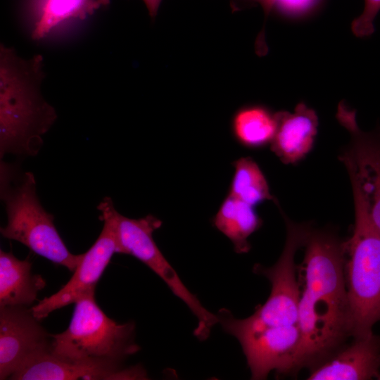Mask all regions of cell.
I'll return each instance as SVG.
<instances>
[{
    "label": "cell",
    "mask_w": 380,
    "mask_h": 380,
    "mask_svg": "<svg viewBox=\"0 0 380 380\" xmlns=\"http://www.w3.org/2000/svg\"><path fill=\"white\" fill-rule=\"evenodd\" d=\"M297 265L300 342L289 374L321 363L350 337L344 241L330 229H313Z\"/></svg>",
    "instance_id": "obj_1"
},
{
    "label": "cell",
    "mask_w": 380,
    "mask_h": 380,
    "mask_svg": "<svg viewBox=\"0 0 380 380\" xmlns=\"http://www.w3.org/2000/svg\"><path fill=\"white\" fill-rule=\"evenodd\" d=\"M43 57L23 58L4 44L0 46V156H35L42 136L57 118L43 98Z\"/></svg>",
    "instance_id": "obj_2"
},
{
    "label": "cell",
    "mask_w": 380,
    "mask_h": 380,
    "mask_svg": "<svg viewBox=\"0 0 380 380\" xmlns=\"http://www.w3.org/2000/svg\"><path fill=\"white\" fill-rule=\"evenodd\" d=\"M0 170L1 198L7 215V224L0 229L2 236L74 272L83 253L75 255L67 248L55 227L54 217L39 202L33 174H17L13 165L4 161Z\"/></svg>",
    "instance_id": "obj_3"
},
{
    "label": "cell",
    "mask_w": 380,
    "mask_h": 380,
    "mask_svg": "<svg viewBox=\"0 0 380 380\" xmlns=\"http://www.w3.org/2000/svg\"><path fill=\"white\" fill-rule=\"evenodd\" d=\"M355 221L344 241L345 278L350 337L373 333L380 322V234L371 222L360 196L353 191Z\"/></svg>",
    "instance_id": "obj_4"
},
{
    "label": "cell",
    "mask_w": 380,
    "mask_h": 380,
    "mask_svg": "<svg viewBox=\"0 0 380 380\" xmlns=\"http://www.w3.org/2000/svg\"><path fill=\"white\" fill-rule=\"evenodd\" d=\"M134 337V322L118 324L109 318L91 293L75 303L68 327L51 334V353L70 362L122 365L140 350Z\"/></svg>",
    "instance_id": "obj_5"
},
{
    "label": "cell",
    "mask_w": 380,
    "mask_h": 380,
    "mask_svg": "<svg viewBox=\"0 0 380 380\" xmlns=\"http://www.w3.org/2000/svg\"><path fill=\"white\" fill-rule=\"evenodd\" d=\"M162 224L160 219L152 215L134 219L125 217L117 211V253L131 255L155 272L197 318L198 325L194 332L198 336H208L218 322L217 315L205 308L198 298L186 288L158 248L153 234Z\"/></svg>",
    "instance_id": "obj_6"
},
{
    "label": "cell",
    "mask_w": 380,
    "mask_h": 380,
    "mask_svg": "<svg viewBox=\"0 0 380 380\" xmlns=\"http://www.w3.org/2000/svg\"><path fill=\"white\" fill-rule=\"evenodd\" d=\"M336 118L349 132L348 145L340 155L353 191L361 198L369 218L380 234V134L365 132L358 125L355 111L341 101Z\"/></svg>",
    "instance_id": "obj_7"
},
{
    "label": "cell",
    "mask_w": 380,
    "mask_h": 380,
    "mask_svg": "<svg viewBox=\"0 0 380 380\" xmlns=\"http://www.w3.org/2000/svg\"><path fill=\"white\" fill-rule=\"evenodd\" d=\"M101 213L100 220L103 227L99 237L83 253L82 258L73 275L58 292L40 300L31 307L39 319L46 317L51 312L75 303L80 298L94 293L96 284L114 253H117L115 236V210L110 197H105L97 206Z\"/></svg>",
    "instance_id": "obj_8"
},
{
    "label": "cell",
    "mask_w": 380,
    "mask_h": 380,
    "mask_svg": "<svg viewBox=\"0 0 380 380\" xmlns=\"http://www.w3.org/2000/svg\"><path fill=\"white\" fill-rule=\"evenodd\" d=\"M31 308H0V379H9L36 358L51 353V334Z\"/></svg>",
    "instance_id": "obj_9"
},
{
    "label": "cell",
    "mask_w": 380,
    "mask_h": 380,
    "mask_svg": "<svg viewBox=\"0 0 380 380\" xmlns=\"http://www.w3.org/2000/svg\"><path fill=\"white\" fill-rule=\"evenodd\" d=\"M141 366L125 367L113 363L75 362L51 353L32 360L15 372L13 380H118L147 379Z\"/></svg>",
    "instance_id": "obj_10"
},
{
    "label": "cell",
    "mask_w": 380,
    "mask_h": 380,
    "mask_svg": "<svg viewBox=\"0 0 380 380\" xmlns=\"http://www.w3.org/2000/svg\"><path fill=\"white\" fill-rule=\"evenodd\" d=\"M327 359L310 369L309 380H368L380 374V336L353 338Z\"/></svg>",
    "instance_id": "obj_11"
},
{
    "label": "cell",
    "mask_w": 380,
    "mask_h": 380,
    "mask_svg": "<svg viewBox=\"0 0 380 380\" xmlns=\"http://www.w3.org/2000/svg\"><path fill=\"white\" fill-rule=\"evenodd\" d=\"M277 129L270 144L272 151L285 164L301 161L312 149L317 133L318 117L305 103L294 111L276 113Z\"/></svg>",
    "instance_id": "obj_12"
},
{
    "label": "cell",
    "mask_w": 380,
    "mask_h": 380,
    "mask_svg": "<svg viewBox=\"0 0 380 380\" xmlns=\"http://www.w3.org/2000/svg\"><path fill=\"white\" fill-rule=\"evenodd\" d=\"M45 285L41 275L32 274L29 260H21L11 252L0 251V308H28Z\"/></svg>",
    "instance_id": "obj_13"
},
{
    "label": "cell",
    "mask_w": 380,
    "mask_h": 380,
    "mask_svg": "<svg viewBox=\"0 0 380 380\" xmlns=\"http://www.w3.org/2000/svg\"><path fill=\"white\" fill-rule=\"evenodd\" d=\"M213 226L232 242L236 253L251 250L249 237L262 224L255 207L229 194L222 201L213 218Z\"/></svg>",
    "instance_id": "obj_14"
},
{
    "label": "cell",
    "mask_w": 380,
    "mask_h": 380,
    "mask_svg": "<svg viewBox=\"0 0 380 380\" xmlns=\"http://www.w3.org/2000/svg\"><path fill=\"white\" fill-rule=\"evenodd\" d=\"M276 113L260 105L246 106L234 113L231 129L242 146L258 149L270 145L277 129Z\"/></svg>",
    "instance_id": "obj_15"
},
{
    "label": "cell",
    "mask_w": 380,
    "mask_h": 380,
    "mask_svg": "<svg viewBox=\"0 0 380 380\" xmlns=\"http://www.w3.org/2000/svg\"><path fill=\"white\" fill-rule=\"evenodd\" d=\"M109 2V0H45L31 37L34 40L42 39L59 24L70 19L84 20Z\"/></svg>",
    "instance_id": "obj_16"
},
{
    "label": "cell",
    "mask_w": 380,
    "mask_h": 380,
    "mask_svg": "<svg viewBox=\"0 0 380 380\" xmlns=\"http://www.w3.org/2000/svg\"><path fill=\"white\" fill-rule=\"evenodd\" d=\"M234 174L228 194L256 206L265 201L276 199L258 164L251 157H241L233 163Z\"/></svg>",
    "instance_id": "obj_17"
},
{
    "label": "cell",
    "mask_w": 380,
    "mask_h": 380,
    "mask_svg": "<svg viewBox=\"0 0 380 380\" xmlns=\"http://www.w3.org/2000/svg\"><path fill=\"white\" fill-rule=\"evenodd\" d=\"M380 11V0H365L362 13L351 23L353 33L357 37H367L374 32V21Z\"/></svg>",
    "instance_id": "obj_18"
},
{
    "label": "cell",
    "mask_w": 380,
    "mask_h": 380,
    "mask_svg": "<svg viewBox=\"0 0 380 380\" xmlns=\"http://www.w3.org/2000/svg\"><path fill=\"white\" fill-rule=\"evenodd\" d=\"M320 0H264L262 4L265 13L275 8L290 16H298L312 10Z\"/></svg>",
    "instance_id": "obj_19"
},
{
    "label": "cell",
    "mask_w": 380,
    "mask_h": 380,
    "mask_svg": "<svg viewBox=\"0 0 380 380\" xmlns=\"http://www.w3.org/2000/svg\"><path fill=\"white\" fill-rule=\"evenodd\" d=\"M162 0H143L151 17H154Z\"/></svg>",
    "instance_id": "obj_20"
},
{
    "label": "cell",
    "mask_w": 380,
    "mask_h": 380,
    "mask_svg": "<svg viewBox=\"0 0 380 380\" xmlns=\"http://www.w3.org/2000/svg\"><path fill=\"white\" fill-rule=\"evenodd\" d=\"M254 1H258V2L260 3L261 4H262V2L264 1V0H254Z\"/></svg>",
    "instance_id": "obj_21"
},
{
    "label": "cell",
    "mask_w": 380,
    "mask_h": 380,
    "mask_svg": "<svg viewBox=\"0 0 380 380\" xmlns=\"http://www.w3.org/2000/svg\"><path fill=\"white\" fill-rule=\"evenodd\" d=\"M376 129H377L378 132H379V134H380V127H377Z\"/></svg>",
    "instance_id": "obj_22"
},
{
    "label": "cell",
    "mask_w": 380,
    "mask_h": 380,
    "mask_svg": "<svg viewBox=\"0 0 380 380\" xmlns=\"http://www.w3.org/2000/svg\"><path fill=\"white\" fill-rule=\"evenodd\" d=\"M378 379H380V374H379V375Z\"/></svg>",
    "instance_id": "obj_23"
}]
</instances>
